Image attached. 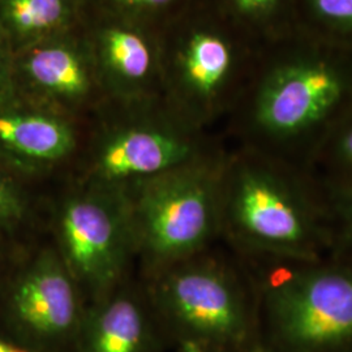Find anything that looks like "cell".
<instances>
[{
    "label": "cell",
    "mask_w": 352,
    "mask_h": 352,
    "mask_svg": "<svg viewBox=\"0 0 352 352\" xmlns=\"http://www.w3.org/2000/svg\"><path fill=\"white\" fill-rule=\"evenodd\" d=\"M221 238L239 256L324 260L333 254L325 205L309 176L256 161L223 164Z\"/></svg>",
    "instance_id": "1"
},
{
    "label": "cell",
    "mask_w": 352,
    "mask_h": 352,
    "mask_svg": "<svg viewBox=\"0 0 352 352\" xmlns=\"http://www.w3.org/2000/svg\"><path fill=\"white\" fill-rule=\"evenodd\" d=\"M239 257L267 352H352V265Z\"/></svg>",
    "instance_id": "2"
},
{
    "label": "cell",
    "mask_w": 352,
    "mask_h": 352,
    "mask_svg": "<svg viewBox=\"0 0 352 352\" xmlns=\"http://www.w3.org/2000/svg\"><path fill=\"white\" fill-rule=\"evenodd\" d=\"M210 250L148 276L144 289L164 337L182 351H245L258 342L251 280L240 261Z\"/></svg>",
    "instance_id": "3"
},
{
    "label": "cell",
    "mask_w": 352,
    "mask_h": 352,
    "mask_svg": "<svg viewBox=\"0 0 352 352\" xmlns=\"http://www.w3.org/2000/svg\"><path fill=\"white\" fill-rule=\"evenodd\" d=\"M222 167L202 157L123 193L135 257L146 277L210 250L221 238Z\"/></svg>",
    "instance_id": "4"
},
{
    "label": "cell",
    "mask_w": 352,
    "mask_h": 352,
    "mask_svg": "<svg viewBox=\"0 0 352 352\" xmlns=\"http://www.w3.org/2000/svg\"><path fill=\"white\" fill-rule=\"evenodd\" d=\"M101 123L76 157L75 183L124 193L204 155L186 122L162 100L106 101Z\"/></svg>",
    "instance_id": "5"
},
{
    "label": "cell",
    "mask_w": 352,
    "mask_h": 352,
    "mask_svg": "<svg viewBox=\"0 0 352 352\" xmlns=\"http://www.w3.org/2000/svg\"><path fill=\"white\" fill-rule=\"evenodd\" d=\"M49 221L50 241L87 305L126 282L135 248L123 193L74 182Z\"/></svg>",
    "instance_id": "6"
},
{
    "label": "cell",
    "mask_w": 352,
    "mask_h": 352,
    "mask_svg": "<svg viewBox=\"0 0 352 352\" xmlns=\"http://www.w3.org/2000/svg\"><path fill=\"white\" fill-rule=\"evenodd\" d=\"M87 302L50 239L13 254L0 280V330L45 352H72Z\"/></svg>",
    "instance_id": "7"
},
{
    "label": "cell",
    "mask_w": 352,
    "mask_h": 352,
    "mask_svg": "<svg viewBox=\"0 0 352 352\" xmlns=\"http://www.w3.org/2000/svg\"><path fill=\"white\" fill-rule=\"evenodd\" d=\"M12 89L29 101L81 120L106 102L84 21L16 51Z\"/></svg>",
    "instance_id": "8"
},
{
    "label": "cell",
    "mask_w": 352,
    "mask_h": 352,
    "mask_svg": "<svg viewBox=\"0 0 352 352\" xmlns=\"http://www.w3.org/2000/svg\"><path fill=\"white\" fill-rule=\"evenodd\" d=\"M87 13V12H85ZM84 28L106 101H148L161 97V38L155 25L97 11Z\"/></svg>",
    "instance_id": "9"
},
{
    "label": "cell",
    "mask_w": 352,
    "mask_h": 352,
    "mask_svg": "<svg viewBox=\"0 0 352 352\" xmlns=\"http://www.w3.org/2000/svg\"><path fill=\"white\" fill-rule=\"evenodd\" d=\"M80 120L26 100L0 94V164L30 184L76 160Z\"/></svg>",
    "instance_id": "10"
},
{
    "label": "cell",
    "mask_w": 352,
    "mask_h": 352,
    "mask_svg": "<svg viewBox=\"0 0 352 352\" xmlns=\"http://www.w3.org/2000/svg\"><path fill=\"white\" fill-rule=\"evenodd\" d=\"M338 75L321 64L282 69L260 89L252 119L266 138L292 140L324 124L343 98Z\"/></svg>",
    "instance_id": "11"
},
{
    "label": "cell",
    "mask_w": 352,
    "mask_h": 352,
    "mask_svg": "<svg viewBox=\"0 0 352 352\" xmlns=\"http://www.w3.org/2000/svg\"><path fill=\"white\" fill-rule=\"evenodd\" d=\"M162 60L161 97L186 122L206 111L226 85L234 63L226 38L193 29L173 39L160 32Z\"/></svg>",
    "instance_id": "12"
},
{
    "label": "cell",
    "mask_w": 352,
    "mask_h": 352,
    "mask_svg": "<svg viewBox=\"0 0 352 352\" xmlns=\"http://www.w3.org/2000/svg\"><path fill=\"white\" fill-rule=\"evenodd\" d=\"M164 338L145 289L126 279L87 305L72 352H160Z\"/></svg>",
    "instance_id": "13"
},
{
    "label": "cell",
    "mask_w": 352,
    "mask_h": 352,
    "mask_svg": "<svg viewBox=\"0 0 352 352\" xmlns=\"http://www.w3.org/2000/svg\"><path fill=\"white\" fill-rule=\"evenodd\" d=\"M85 12V0H0V25L16 52L78 28Z\"/></svg>",
    "instance_id": "14"
},
{
    "label": "cell",
    "mask_w": 352,
    "mask_h": 352,
    "mask_svg": "<svg viewBox=\"0 0 352 352\" xmlns=\"http://www.w3.org/2000/svg\"><path fill=\"white\" fill-rule=\"evenodd\" d=\"M42 210L36 187L0 164V243L19 247L36 239Z\"/></svg>",
    "instance_id": "15"
},
{
    "label": "cell",
    "mask_w": 352,
    "mask_h": 352,
    "mask_svg": "<svg viewBox=\"0 0 352 352\" xmlns=\"http://www.w3.org/2000/svg\"><path fill=\"white\" fill-rule=\"evenodd\" d=\"M315 184L325 205L331 231V257L352 265V186Z\"/></svg>",
    "instance_id": "16"
},
{
    "label": "cell",
    "mask_w": 352,
    "mask_h": 352,
    "mask_svg": "<svg viewBox=\"0 0 352 352\" xmlns=\"http://www.w3.org/2000/svg\"><path fill=\"white\" fill-rule=\"evenodd\" d=\"M179 0H85L96 11L113 13L155 25L164 20Z\"/></svg>",
    "instance_id": "17"
},
{
    "label": "cell",
    "mask_w": 352,
    "mask_h": 352,
    "mask_svg": "<svg viewBox=\"0 0 352 352\" xmlns=\"http://www.w3.org/2000/svg\"><path fill=\"white\" fill-rule=\"evenodd\" d=\"M334 157L337 161L336 173L314 182L320 184L352 186V122L340 132L334 148Z\"/></svg>",
    "instance_id": "18"
},
{
    "label": "cell",
    "mask_w": 352,
    "mask_h": 352,
    "mask_svg": "<svg viewBox=\"0 0 352 352\" xmlns=\"http://www.w3.org/2000/svg\"><path fill=\"white\" fill-rule=\"evenodd\" d=\"M314 4L325 19L352 26V0H314Z\"/></svg>",
    "instance_id": "19"
},
{
    "label": "cell",
    "mask_w": 352,
    "mask_h": 352,
    "mask_svg": "<svg viewBox=\"0 0 352 352\" xmlns=\"http://www.w3.org/2000/svg\"><path fill=\"white\" fill-rule=\"evenodd\" d=\"M13 56L12 43L0 25V94L12 89Z\"/></svg>",
    "instance_id": "20"
},
{
    "label": "cell",
    "mask_w": 352,
    "mask_h": 352,
    "mask_svg": "<svg viewBox=\"0 0 352 352\" xmlns=\"http://www.w3.org/2000/svg\"><path fill=\"white\" fill-rule=\"evenodd\" d=\"M241 14L254 16L269 10L277 0H230Z\"/></svg>",
    "instance_id": "21"
},
{
    "label": "cell",
    "mask_w": 352,
    "mask_h": 352,
    "mask_svg": "<svg viewBox=\"0 0 352 352\" xmlns=\"http://www.w3.org/2000/svg\"><path fill=\"white\" fill-rule=\"evenodd\" d=\"M0 352H45L14 340L0 330Z\"/></svg>",
    "instance_id": "22"
},
{
    "label": "cell",
    "mask_w": 352,
    "mask_h": 352,
    "mask_svg": "<svg viewBox=\"0 0 352 352\" xmlns=\"http://www.w3.org/2000/svg\"><path fill=\"white\" fill-rule=\"evenodd\" d=\"M23 247V245H19V247H14V245H8V244H1L0 243V280L4 276L8 265L12 260L13 254L16 253V251Z\"/></svg>",
    "instance_id": "23"
},
{
    "label": "cell",
    "mask_w": 352,
    "mask_h": 352,
    "mask_svg": "<svg viewBox=\"0 0 352 352\" xmlns=\"http://www.w3.org/2000/svg\"><path fill=\"white\" fill-rule=\"evenodd\" d=\"M243 352H267V350L261 344V342H256L248 350Z\"/></svg>",
    "instance_id": "24"
}]
</instances>
